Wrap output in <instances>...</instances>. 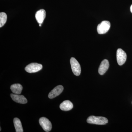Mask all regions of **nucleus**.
<instances>
[{
  "label": "nucleus",
  "instance_id": "1a4fd4ad",
  "mask_svg": "<svg viewBox=\"0 0 132 132\" xmlns=\"http://www.w3.org/2000/svg\"><path fill=\"white\" fill-rule=\"evenodd\" d=\"M109 64L108 60L105 59L101 63L99 68V73L101 75H103L106 72L109 67Z\"/></svg>",
  "mask_w": 132,
  "mask_h": 132
},
{
  "label": "nucleus",
  "instance_id": "39448f33",
  "mask_svg": "<svg viewBox=\"0 0 132 132\" xmlns=\"http://www.w3.org/2000/svg\"><path fill=\"white\" fill-rule=\"evenodd\" d=\"M39 123L45 131L50 132L52 130V123L47 118L42 117L39 119Z\"/></svg>",
  "mask_w": 132,
  "mask_h": 132
},
{
  "label": "nucleus",
  "instance_id": "4468645a",
  "mask_svg": "<svg viewBox=\"0 0 132 132\" xmlns=\"http://www.w3.org/2000/svg\"><path fill=\"white\" fill-rule=\"evenodd\" d=\"M7 20V15L4 12L0 13V27H2L5 24Z\"/></svg>",
  "mask_w": 132,
  "mask_h": 132
},
{
  "label": "nucleus",
  "instance_id": "423d86ee",
  "mask_svg": "<svg viewBox=\"0 0 132 132\" xmlns=\"http://www.w3.org/2000/svg\"><path fill=\"white\" fill-rule=\"evenodd\" d=\"M42 65L36 63H32L29 64L25 68L26 72L29 73H34L40 71L42 68Z\"/></svg>",
  "mask_w": 132,
  "mask_h": 132
},
{
  "label": "nucleus",
  "instance_id": "dca6fc26",
  "mask_svg": "<svg viewBox=\"0 0 132 132\" xmlns=\"http://www.w3.org/2000/svg\"><path fill=\"white\" fill-rule=\"evenodd\" d=\"M41 26V24H39V26H40V27Z\"/></svg>",
  "mask_w": 132,
  "mask_h": 132
},
{
  "label": "nucleus",
  "instance_id": "f03ea898",
  "mask_svg": "<svg viewBox=\"0 0 132 132\" xmlns=\"http://www.w3.org/2000/svg\"><path fill=\"white\" fill-rule=\"evenodd\" d=\"M70 64L74 74L77 76L80 75L81 72V68L79 63L77 60L74 58H71Z\"/></svg>",
  "mask_w": 132,
  "mask_h": 132
},
{
  "label": "nucleus",
  "instance_id": "2eb2a0df",
  "mask_svg": "<svg viewBox=\"0 0 132 132\" xmlns=\"http://www.w3.org/2000/svg\"><path fill=\"white\" fill-rule=\"evenodd\" d=\"M130 10H131V12L132 13V5L131 6V7H130Z\"/></svg>",
  "mask_w": 132,
  "mask_h": 132
},
{
  "label": "nucleus",
  "instance_id": "7ed1b4c3",
  "mask_svg": "<svg viewBox=\"0 0 132 132\" xmlns=\"http://www.w3.org/2000/svg\"><path fill=\"white\" fill-rule=\"evenodd\" d=\"M111 27V23L108 21H104L97 26V31L100 34L106 33Z\"/></svg>",
  "mask_w": 132,
  "mask_h": 132
},
{
  "label": "nucleus",
  "instance_id": "ddd939ff",
  "mask_svg": "<svg viewBox=\"0 0 132 132\" xmlns=\"http://www.w3.org/2000/svg\"><path fill=\"white\" fill-rule=\"evenodd\" d=\"M16 132H23V128L21 121L18 118H15L13 120Z\"/></svg>",
  "mask_w": 132,
  "mask_h": 132
},
{
  "label": "nucleus",
  "instance_id": "9d476101",
  "mask_svg": "<svg viewBox=\"0 0 132 132\" xmlns=\"http://www.w3.org/2000/svg\"><path fill=\"white\" fill-rule=\"evenodd\" d=\"M46 16V11L43 9L38 10L36 12L35 14L36 19L39 24H42Z\"/></svg>",
  "mask_w": 132,
  "mask_h": 132
},
{
  "label": "nucleus",
  "instance_id": "f257e3e1",
  "mask_svg": "<svg viewBox=\"0 0 132 132\" xmlns=\"http://www.w3.org/2000/svg\"><path fill=\"white\" fill-rule=\"evenodd\" d=\"M87 121L89 124L97 125H105L108 123V120L106 118L102 116H89L88 118Z\"/></svg>",
  "mask_w": 132,
  "mask_h": 132
},
{
  "label": "nucleus",
  "instance_id": "20e7f679",
  "mask_svg": "<svg viewBox=\"0 0 132 132\" xmlns=\"http://www.w3.org/2000/svg\"><path fill=\"white\" fill-rule=\"evenodd\" d=\"M116 58L118 65L121 66L125 64L127 59V55L125 51L121 48L117 50Z\"/></svg>",
  "mask_w": 132,
  "mask_h": 132
},
{
  "label": "nucleus",
  "instance_id": "9b49d317",
  "mask_svg": "<svg viewBox=\"0 0 132 132\" xmlns=\"http://www.w3.org/2000/svg\"><path fill=\"white\" fill-rule=\"evenodd\" d=\"M73 104L69 100L64 101L60 106V109L65 111H70L73 108Z\"/></svg>",
  "mask_w": 132,
  "mask_h": 132
},
{
  "label": "nucleus",
  "instance_id": "f8f14e48",
  "mask_svg": "<svg viewBox=\"0 0 132 132\" xmlns=\"http://www.w3.org/2000/svg\"><path fill=\"white\" fill-rule=\"evenodd\" d=\"M10 89L15 94H20L22 91L23 87L20 84H14L11 85Z\"/></svg>",
  "mask_w": 132,
  "mask_h": 132
},
{
  "label": "nucleus",
  "instance_id": "0eeeda50",
  "mask_svg": "<svg viewBox=\"0 0 132 132\" xmlns=\"http://www.w3.org/2000/svg\"><path fill=\"white\" fill-rule=\"evenodd\" d=\"M64 90V87L61 85H59L54 88L53 90L50 93L48 97L50 99H53L61 93Z\"/></svg>",
  "mask_w": 132,
  "mask_h": 132
},
{
  "label": "nucleus",
  "instance_id": "6e6552de",
  "mask_svg": "<svg viewBox=\"0 0 132 132\" xmlns=\"http://www.w3.org/2000/svg\"><path fill=\"white\" fill-rule=\"evenodd\" d=\"M10 96L14 101L19 104H25L27 102V100L24 95L11 94Z\"/></svg>",
  "mask_w": 132,
  "mask_h": 132
}]
</instances>
